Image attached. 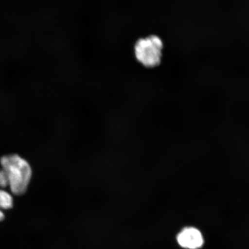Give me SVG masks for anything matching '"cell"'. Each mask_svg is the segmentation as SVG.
<instances>
[{
  "label": "cell",
  "instance_id": "obj_1",
  "mask_svg": "<svg viewBox=\"0 0 249 249\" xmlns=\"http://www.w3.org/2000/svg\"><path fill=\"white\" fill-rule=\"evenodd\" d=\"M0 163L7 174L12 192L17 196L24 194L32 175L29 163L15 154L4 156Z\"/></svg>",
  "mask_w": 249,
  "mask_h": 249
},
{
  "label": "cell",
  "instance_id": "obj_2",
  "mask_svg": "<svg viewBox=\"0 0 249 249\" xmlns=\"http://www.w3.org/2000/svg\"><path fill=\"white\" fill-rule=\"evenodd\" d=\"M162 48V40L157 36L140 38L135 45L136 58L145 67L157 66L161 61Z\"/></svg>",
  "mask_w": 249,
  "mask_h": 249
},
{
  "label": "cell",
  "instance_id": "obj_3",
  "mask_svg": "<svg viewBox=\"0 0 249 249\" xmlns=\"http://www.w3.org/2000/svg\"><path fill=\"white\" fill-rule=\"evenodd\" d=\"M180 247L188 249H197L204 244V238L201 232L195 227L183 229L177 236Z\"/></svg>",
  "mask_w": 249,
  "mask_h": 249
},
{
  "label": "cell",
  "instance_id": "obj_4",
  "mask_svg": "<svg viewBox=\"0 0 249 249\" xmlns=\"http://www.w3.org/2000/svg\"><path fill=\"white\" fill-rule=\"evenodd\" d=\"M0 201L3 209L8 210L13 207V199L11 196L2 190H0Z\"/></svg>",
  "mask_w": 249,
  "mask_h": 249
},
{
  "label": "cell",
  "instance_id": "obj_5",
  "mask_svg": "<svg viewBox=\"0 0 249 249\" xmlns=\"http://www.w3.org/2000/svg\"><path fill=\"white\" fill-rule=\"evenodd\" d=\"M9 185L8 177L4 170H0V186L4 188Z\"/></svg>",
  "mask_w": 249,
  "mask_h": 249
},
{
  "label": "cell",
  "instance_id": "obj_6",
  "mask_svg": "<svg viewBox=\"0 0 249 249\" xmlns=\"http://www.w3.org/2000/svg\"><path fill=\"white\" fill-rule=\"evenodd\" d=\"M0 208H1V201H0ZM4 214L2 213L1 211H0V221H2L4 219Z\"/></svg>",
  "mask_w": 249,
  "mask_h": 249
}]
</instances>
